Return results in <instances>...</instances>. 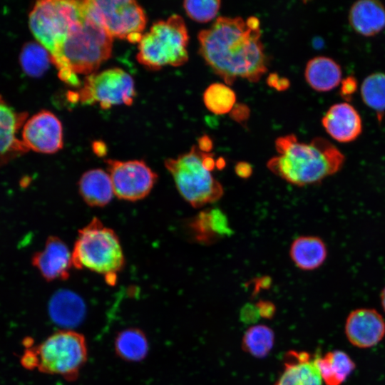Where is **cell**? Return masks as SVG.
Segmentation results:
<instances>
[{
    "label": "cell",
    "instance_id": "40",
    "mask_svg": "<svg viewBox=\"0 0 385 385\" xmlns=\"http://www.w3.org/2000/svg\"><path fill=\"white\" fill-rule=\"evenodd\" d=\"M381 304L384 308V310L385 312V287L382 290L381 294Z\"/></svg>",
    "mask_w": 385,
    "mask_h": 385
},
{
    "label": "cell",
    "instance_id": "35",
    "mask_svg": "<svg viewBox=\"0 0 385 385\" xmlns=\"http://www.w3.org/2000/svg\"><path fill=\"white\" fill-rule=\"evenodd\" d=\"M271 278L268 276L259 277L255 280V291H259L261 289H267L271 285Z\"/></svg>",
    "mask_w": 385,
    "mask_h": 385
},
{
    "label": "cell",
    "instance_id": "24",
    "mask_svg": "<svg viewBox=\"0 0 385 385\" xmlns=\"http://www.w3.org/2000/svg\"><path fill=\"white\" fill-rule=\"evenodd\" d=\"M322 381L327 385H340L355 367L351 358L344 352L336 350L322 357L314 359Z\"/></svg>",
    "mask_w": 385,
    "mask_h": 385
},
{
    "label": "cell",
    "instance_id": "34",
    "mask_svg": "<svg viewBox=\"0 0 385 385\" xmlns=\"http://www.w3.org/2000/svg\"><path fill=\"white\" fill-rule=\"evenodd\" d=\"M197 146L203 153H210L213 147V143L209 136L202 135L198 138Z\"/></svg>",
    "mask_w": 385,
    "mask_h": 385
},
{
    "label": "cell",
    "instance_id": "33",
    "mask_svg": "<svg viewBox=\"0 0 385 385\" xmlns=\"http://www.w3.org/2000/svg\"><path fill=\"white\" fill-rule=\"evenodd\" d=\"M231 116L237 122L245 120L249 116V108L243 104L235 105L231 111Z\"/></svg>",
    "mask_w": 385,
    "mask_h": 385
},
{
    "label": "cell",
    "instance_id": "2",
    "mask_svg": "<svg viewBox=\"0 0 385 385\" xmlns=\"http://www.w3.org/2000/svg\"><path fill=\"white\" fill-rule=\"evenodd\" d=\"M275 148L278 155L267 161V168L286 182L299 187L320 183L338 172L344 161L339 149L322 138H315L306 143L289 134L277 138Z\"/></svg>",
    "mask_w": 385,
    "mask_h": 385
},
{
    "label": "cell",
    "instance_id": "8",
    "mask_svg": "<svg viewBox=\"0 0 385 385\" xmlns=\"http://www.w3.org/2000/svg\"><path fill=\"white\" fill-rule=\"evenodd\" d=\"M34 352L38 369L46 374L75 380L88 356L83 335L71 330L58 331L46 338Z\"/></svg>",
    "mask_w": 385,
    "mask_h": 385
},
{
    "label": "cell",
    "instance_id": "7",
    "mask_svg": "<svg viewBox=\"0 0 385 385\" xmlns=\"http://www.w3.org/2000/svg\"><path fill=\"white\" fill-rule=\"evenodd\" d=\"M85 18L84 1L41 0L29 15V29L53 57L71 29Z\"/></svg>",
    "mask_w": 385,
    "mask_h": 385
},
{
    "label": "cell",
    "instance_id": "10",
    "mask_svg": "<svg viewBox=\"0 0 385 385\" xmlns=\"http://www.w3.org/2000/svg\"><path fill=\"white\" fill-rule=\"evenodd\" d=\"M135 95L131 76L121 68H112L86 76L80 88L70 92L68 98L71 102L98 104L108 109L117 105H131Z\"/></svg>",
    "mask_w": 385,
    "mask_h": 385
},
{
    "label": "cell",
    "instance_id": "16",
    "mask_svg": "<svg viewBox=\"0 0 385 385\" xmlns=\"http://www.w3.org/2000/svg\"><path fill=\"white\" fill-rule=\"evenodd\" d=\"M188 229L192 240L203 245H212L233 234L227 215L217 207L199 212L190 220Z\"/></svg>",
    "mask_w": 385,
    "mask_h": 385
},
{
    "label": "cell",
    "instance_id": "15",
    "mask_svg": "<svg viewBox=\"0 0 385 385\" xmlns=\"http://www.w3.org/2000/svg\"><path fill=\"white\" fill-rule=\"evenodd\" d=\"M345 334L354 346L369 348L377 344L384 337L385 322L374 309H355L346 319Z\"/></svg>",
    "mask_w": 385,
    "mask_h": 385
},
{
    "label": "cell",
    "instance_id": "39",
    "mask_svg": "<svg viewBox=\"0 0 385 385\" xmlns=\"http://www.w3.org/2000/svg\"><path fill=\"white\" fill-rule=\"evenodd\" d=\"M226 165V162L223 158L216 159V168L218 170L223 169Z\"/></svg>",
    "mask_w": 385,
    "mask_h": 385
},
{
    "label": "cell",
    "instance_id": "30",
    "mask_svg": "<svg viewBox=\"0 0 385 385\" xmlns=\"http://www.w3.org/2000/svg\"><path fill=\"white\" fill-rule=\"evenodd\" d=\"M218 0L185 1L183 8L187 15L198 23H207L213 19L220 8Z\"/></svg>",
    "mask_w": 385,
    "mask_h": 385
},
{
    "label": "cell",
    "instance_id": "26",
    "mask_svg": "<svg viewBox=\"0 0 385 385\" xmlns=\"http://www.w3.org/2000/svg\"><path fill=\"white\" fill-rule=\"evenodd\" d=\"M51 58L47 50L40 43H26L20 53V64L24 73L32 77L42 76L49 68Z\"/></svg>",
    "mask_w": 385,
    "mask_h": 385
},
{
    "label": "cell",
    "instance_id": "3",
    "mask_svg": "<svg viewBox=\"0 0 385 385\" xmlns=\"http://www.w3.org/2000/svg\"><path fill=\"white\" fill-rule=\"evenodd\" d=\"M113 38L102 27L85 16L68 34L51 62L59 78L66 84L80 86L78 74L96 72L112 53Z\"/></svg>",
    "mask_w": 385,
    "mask_h": 385
},
{
    "label": "cell",
    "instance_id": "25",
    "mask_svg": "<svg viewBox=\"0 0 385 385\" xmlns=\"http://www.w3.org/2000/svg\"><path fill=\"white\" fill-rule=\"evenodd\" d=\"M117 355L128 361H140L148 351V341L144 332L138 328H128L120 332L114 342Z\"/></svg>",
    "mask_w": 385,
    "mask_h": 385
},
{
    "label": "cell",
    "instance_id": "22",
    "mask_svg": "<svg viewBox=\"0 0 385 385\" xmlns=\"http://www.w3.org/2000/svg\"><path fill=\"white\" fill-rule=\"evenodd\" d=\"M304 76L314 90L326 92L339 86L342 72L340 66L331 58L316 56L307 62Z\"/></svg>",
    "mask_w": 385,
    "mask_h": 385
},
{
    "label": "cell",
    "instance_id": "11",
    "mask_svg": "<svg viewBox=\"0 0 385 385\" xmlns=\"http://www.w3.org/2000/svg\"><path fill=\"white\" fill-rule=\"evenodd\" d=\"M114 195L119 199L135 202L149 195L158 175L143 160L106 161Z\"/></svg>",
    "mask_w": 385,
    "mask_h": 385
},
{
    "label": "cell",
    "instance_id": "14",
    "mask_svg": "<svg viewBox=\"0 0 385 385\" xmlns=\"http://www.w3.org/2000/svg\"><path fill=\"white\" fill-rule=\"evenodd\" d=\"M28 113L19 112L0 95V167L28 152L18 133Z\"/></svg>",
    "mask_w": 385,
    "mask_h": 385
},
{
    "label": "cell",
    "instance_id": "18",
    "mask_svg": "<svg viewBox=\"0 0 385 385\" xmlns=\"http://www.w3.org/2000/svg\"><path fill=\"white\" fill-rule=\"evenodd\" d=\"M322 379L314 359L304 351H289L284 368L274 385H322Z\"/></svg>",
    "mask_w": 385,
    "mask_h": 385
},
{
    "label": "cell",
    "instance_id": "23",
    "mask_svg": "<svg viewBox=\"0 0 385 385\" xmlns=\"http://www.w3.org/2000/svg\"><path fill=\"white\" fill-rule=\"evenodd\" d=\"M49 314L61 325L72 326L82 319L85 306L82 299L73 292L59 290L51 298Z\"/></svg>",
    "mask_w": 385,
    "mask_h": 385
},
{
    "label": "cell",
    "instance_id": "1",
    "mask_svg": "<svg viewBox=\"0 0 385 385\" xmlns=\"http://www.w3.org/2000/svg\"><path fill=\"white\" fill-rule=\"evenodd\" d=\"M197 38L199 53L227 85L239 78L257 82L267 71L260 29H250L241 17L220 16Z\"/></svg>",
    "mask_w": 385,
    "mask_h": 385
},
{
    "label": "cell",
    "instance_id": "5",
    "mask_svg": "<svg viewBox=\"0 0 385 385\" xmlns=\"http://www.w3.org/2000/svg\"><path fill=\"white\" fill-rule=\"evenodd\" d=\"M189 36L183 19L173 14L155 22L143 34L136 58L145 67L159 70L164 66H180L188 61Z\"/></svg>",
    "mask_w": 385,
    "mask_h": 385
},
{
    "label": "cell",
    "instance_id": "29",
    "mask_svg": "<svg viewBox=\"0 0 385 385\" xmlns=\"http://www.w3.org/2000/svg\"><path fill=\"white\" fill-rule=\"evenodd\" d=\"M364 103L377 113L385 111V73H374L364 78L361 85Z\"/></svg>",
    "mask_w": 385,
    "mask_h": 385
},
{
    "label": "cell",
    "instance_id": "20",
    "mask_svg": "<svg viewBox=\"0 0 385 385\" xmlns=\"http://www.w3.org/2000/svg\"><path fill=\"white\" fill-rule=\"evenodd\" d=\"M78 189L84 202L91 207H104L115 195L109 174L101 168L83 173L78 182Z\"/></svg>",
    "mask_w": 385,
    "mask_h": 385
},
{
    "label": "cell",
    "instance_id": "28",
    "mask_svg": "<svg viewBox=\"0 0 385 385\" xmlns=\"http://www.w3.org/2000/svg\"><path fill=\"white\" fill-rule=\"evenodd\" d=\"M274 339V333L268 327L253 326L248 329L243 336L242 348L256 357H264L272 349Z\"/></svg>",
    "mask_w": 385,
    "mask_h": 385
},
{
    "label": "cell",
    "instance_id": "13",
    "mask_svg": "<svg viewBox=\"0 0 385 385\" xmlns=\"http://www.w3.org/2000/svg\"><path fill=\"white\" fill-rule=\"evenodd\" d=\"M32 265L48 282L66 279L73 266L72 252L59 237L49 236L31 257Z\"/></svg>",
    "mask_w": 385,
    "mask_h": 385
},
{
    "label": "cell",
    "instance_id": "21",
    "mask_svg": "<svg viewBox=\"0 0 385 385\" xmlns=\"http://www.w3.org/2000/svg\"><path fill=\"white\" fill-rule=\"evenodd\" d=\"M327 255L326 245L316 236H299L289 247V257L300 270L309 271L319 267Z\"/></svg>",
    "mask_w": 385,
    "mask_h": 385
},
{
    "label": "cell",
    "instance_id": "38",
    "mask_svg": "<svg viewBox=\"0 0 385 385\" xmlns=\"http://www.w3.org/2000/svg\"><path fill=\"white\" fill-rule=\"evenodd\" d=\"M279 77L277 73H271L267 78V83L270 87L275 88L279 81Z\"/></svg>",
    "mask_w": 385,
    "mask_h": 385
},
{
    "label": "cell",
    "instance_id": "9",
    "mask_svg": "<svg viewBox=\"0 0 385 385\" xmlns=\"http://www.w3.org/2000/svg\"><path fill=\"white\" fill-rule=\"evenodd\" d=\"M85 16L112 38L138 43L147 24L143 9L132 0L84 1Z\"/></svg>",
    "mask_w": 385,
    "mask_h": 385
},
{
    "label": "cell",
    "instance_id": "19",
    "mask_svg": "<svg viewBox=\"0 0 385 385\" xmlns=\"http://www.w3.org/2000/svg\"><path fill=\"white\" fill-rule=\"evenodd\" d=\"M349 21L359 34L373 36L385 28V8L376 0H359L351 6Z\"/></svg>",
    "mask_w": 385,
    "mask_h": 385
},
{
    "label": "cell",
    "instance_id": "27",
    "mask_svg": "<svg viewBox=\"0 0 385 385\" xmlns=\"http://www.w3.org/2000/svg\"><path fill=\"white\" fill-rule=\"evenodd\" d=\"M203 102L212 113L222 115L231 112L236 103V95L226 84L215 83L204 91Z\"/></svg>",
    "mask_w": 385,
    "mask_h": 385
},
{
    "label": "cell",
    "instance_id": "4",
    "mask_svg": "<svg viewBox=\"0 0 385 385\" xmlns=\"http://www.w3.org/2000/svg\"><path fill=\"white\" fill-rule=\"evenodd\" d=\"M71 252L74 268L100 274L109 284L115 283L117 274L125 265L117 234L97 217L78 230Z\"/></svg>",
    "mask_w": 385,
    "mask_h": 385
},
{
    "label": "cell",
    "instance_id": "17",
    "mask_svg": "<svg viewBox=\"0 0 385 385\" xmlns=\"http://www.w3.org/2000/svg\"><path fill=\"white\" fill-rule=\"evenodd\" d=\"M322 122L327 133L340 143L354 140L362 130L361 119L359 113L347 103L332 106L322 118Z\"/></svg>",
    "mask_w": 385,
    "mask_h": 385
},
{
    "label": "cell",
    "instance_id": "32",
    "mask_svg": "<svg viewBox=\"0 0 385 385\" xmlns=\"http://www.w3.org/2000/svg\"><path fill=\"white\" fill-rule=\"evenodd\" d=\"M260 316L265 318H270L274 314L275 307L274 304L267 301H259L256 304Z\"/></svg>",
    "mask_w": 385,
    "mask_h": 385
},
{
    "label": "cell",
    "instance_id": "6",
    "mask_svg": "<svg viewBox=\"0 0 385 385\" xmlns=\"http://www.w3.org/2000/svg\"><path fill=\"white\" fill-rule=\"evenodd\" d=\"M203 154L193 145L189 151L164 163L180 195L195 208L215 203L224 195L222 184L204 167Z\"/></svg>",
    "mask_w": 385,
    "mask_h": 385
},
{
    "label": "cell",
    "instance_id": "31",
    "mask_svg": "<svg viewBox=\"0 0 385 385\" xmlns=\"http://www.w3.org/2000/svg\"><path fill=\"white\" fill-rule=\"evenodd\" d=\"M235 173L237 177L242 179H247L252 175L253 168L249 163L240 161L235 166Z\"/></svg>",
    "mask_w": 385,
    "mask_h": 385
},
{
    "label": "cell",
    "instance_id": "12",
    "mask_svg": "<svg viewBox=\"0 0 385 385\" xmlns=\"http://www.w3.org/2000/svg\"><path fill=\"white\" fill-rule=\"evenodd\" d=\"M21 139L28 151L55 153L63 145L62 124L52 112L42 110L26 120Z\"/></svg>",
    "mask_w": 385,
    "mask_h": 385
},
{
    "label": "cell",
    "instance_id": "36",
    "mask_svg": "<svg viewBox=\"0 0 385 385\" xmlns=\"http://www.w3.org/2000/svg\"><path fill=\"white\" fill-rule=\"evenodd\" d=\"M247 25L252 29H260V20L255 16H250L245 21Z\"/></svg>",
    "mask_w": 385,
    "mask_h": 385
},
{
    "label": "cell",
    "instance_id": "37",
    "mask_svg": "<svg viewBox=\"0 0 385 385\" xmlns=\"http://www.w3.org/2000/svg\"><path fill=\"white\" fill-rule=\"evenodd\" d=\"M289 86V81L286 78H279L277 85L275 88L279 91L287 90Z\"/></svg>",
    "mask_w": 385,
    "mask_h": 385
}]
</instances>
